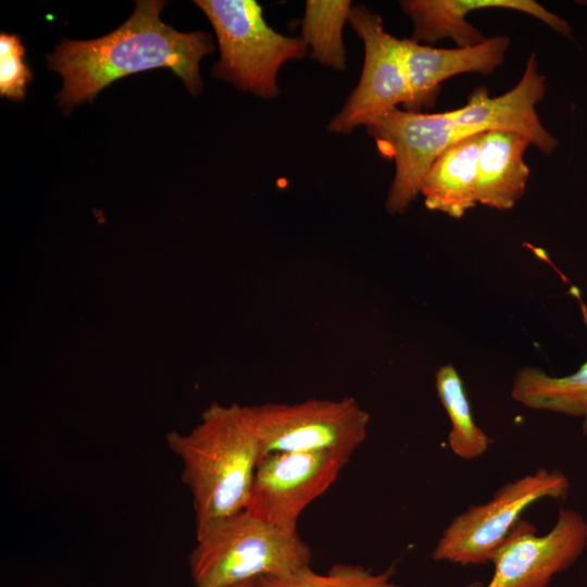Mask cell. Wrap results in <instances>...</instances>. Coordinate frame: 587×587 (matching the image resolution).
I'll list each match as a JSON object with an SVG mask.
<instances>
[{"label": "cell", "mask_w": 587, "mask_h": 587, "mask_svg": "<svg viewBox=\"0 0 587 587\" xmlns=\"http://www.w3.org/2000/svg\"><path fill=\"white\" fill-rule=\"evenodd\" d=\"M188 563L195 587H233L311 567L312 552L297 529L242 510L196 535Z\"/></svg>", "instance_id": "cell-3"}, {"label": "cell", "mask_w": 587, "mask_h": 587, "mask_svg": "<svg viewBox=\"0 0 587 587\" xmlns=\"http://www.w3.org/2000/svg\"><path fill=\"white\" fill-rule=\"evenodd\" d=\"M25 47L16 34H0V95L22 101L32 82L30 67L24 61Z\"/></svg>", "instance_id": "cell-20"}, {"label": "cell", "mask_w": 587, "mask_h": 587, "mask_svg": "<svg viewBox=\"0 0 587 587\" xmlns=\"http://www.w3.org/2000/svg\"><path fill=\"white\" fill-rule=\"evenodd\" d=\"M211 22L220 60L211 75L265 100L279 93L277 74L284 63L303 59L309 49L301 37L282 35L268 26L254 0H197Z\"/></svg>", "instance_id": "cell-4"}, {"label": "cell", "mask_w": 587, "mask_h": 587, "mask_svg": "<svg viewBox=\"0 0 587 587\" xmlns=\"http://www.w3.org/2000/svg\"><path fill=\"white\" fill-rule=\"evenodd\" d=\"M529 146L525 137L515 133H483L477 162V203L497 210L515 205L525 192L530 174L524 161Z\"/></svg>", "instance_id": "cell-14"}, {"label": "cell", "mask_w": 587, "mask_h": 587, "mask_svg": "<svg viewBox=\"0 0 587 587\" xmlns=\"http://www.w3.org/2000/svg\"><path fill=\"white\" fill-rule=\"evenodd\" d=\"M402 11L412 20L411 39L415 42L436 43L451 39L458 48L480 43L486 38L469 21L472 11L504 9L525 13L555 33L571 37L573 29L567 22L534 0H402Z\"/></svg>", "instance_id": "cell-13"}, {"label": "cell", "mask_w": 587, "mask_h": 587, "mask_svg": "<svg viewBox=\"0 0 587 587\" xmlns=\"http://www.w3.org/2000/svg\"><path fill=\"white\" fill-rule=\"evenodd\" d=\"M480 586H482L480 583H473V584L467 585L466 587H480Z\"/></svg>", "instance_id": "cell-22"}, {"label": "cell", "mask_w": 587, "mask_h": 587, "mask_svg": "<svg viewBox=\"0 0 587 587\" xmlns=\"http://www.w3.org/2000/svg\"><path fill=\"white\" fill-rule=\"evenodd\" d=\"M569 491L570 480L558 469L539 467L511 480L488 501L455 515L442 530L432 558L460 565L491 562L530 505L545 498L564 499Z\"/></svg>", "instance_id": "cell-5"}, {"label": "cell", "mask_w": 587, "mask_h": 587, "mask_svg": "<svg viewBox=\"0 0 587 587\" xmlns=\"http://www.w3.org/2000/svg\"><path fill=\"white\" fill-rule=\"evenodd\" d=\"M392 576L391 569L375 573L362 565L336 564L326 573L308 567L285 576L261 578L257 587H402Z\"/></svg>", "instance_id": "cell-19"}, {"label": "cell", "mask_w": 587, "mask_h": 587, "mask_svg": "<svg viewBox=\"0 0 587 587\" xmlns=\"http://www.w3.org/2000/svg\"><path fill=\"white\" fill-rule=\"evenodd\" d=\"M545 79L537 57L532 53L521 79L512 89L490 97L486 87H477L463 107L450 110V113L460 127L473 134L487 130L515 133L549 155L559 141L544 127L536 111V104L546 93Z\"/></svg>", "instance_id": "cell-11"}, {"label": "cell", "mask_w": 587, "mask_h": 587, "mask_svg": "<svg viewBox=\"0 0 587 587\" xmlns=\"http://www.w3.org/2000/svg\"><path fill=\"white\" fill-rule=\"evenodd\" d=\"M483 133L462 138L434 162L421 186L427 209L462 217L477 204V162Z\"/></svg>", "instance_id": "cell-15"}, {"label": "cell", "mask_w": 587, "mask_h": 587, "mask_svg": "<svg viewBox=\"0 0 587 587\" xmlns=\"http://www.w3.org/2000/svg\"><path fill=\"white\" fill-rule=\"evenodd\" d=\"M366 132L379 153L395 162V176L385 202L392 215L403 213L420 195L426 174L440 154L473 135L455 123L450 111L423 113L398 108L369 124Z\"/></svg>", "instance_id": "cell-7"}, {"label": "cell", "mask_w": 587, "mask_h": 587, "mask_svg": "<svg viewBox=\"0 0 587 587\" xmlns=\"http://www.w3.org/2000/svg\"><path fill=\"white\" fill-rule=\"evenodd\" d=\"M258 580L248 582V583L236 585V586H233V587H257L258 586Z\"/></svg>", "instance_id": "cell-21"}, {"label": "cell", "mask_w": 587, "mask_h": 587, "mask_svg": "<svg viewBox=\"0 0 587 587\" xmlns=\"http://www.w3.org/2000/svg\"><path fill=\"white\" fill-rule=\"evenodd\" d=\"M349 459L327 452L264 455L245 510L267 523L297 529L300 514L336 482Z\"/></svg>", "instance_id": "cell-9"}, {"label": "cell", "mask_w": 587, "mask_h": 587, "mask_svg": "<svg viewBox=\"0 0 587 587\" xmlns=\"http://www.w3.org/2000/svg\"><path fill=\"white\" fill-rule=\"evenodd\" d=\"M192 496L196 535L245 510L261 447L248 407L213 404L188 434L168 433Z\"/></svg>", "instance_id": "cell-2"}, {"label": "cell", "mask_w": 587, "mask_h": 587, "mask_svg": "<svg viewBox=\"0 0 587 587\" xmlns=\"http://www.w3.org/2000/svg\"><path fill=\"white\" fill-rule=\"evenodd\" d=\"M348 22L363 41L364 63L357 87L327 126L345 135L410 100L401 39L387 33L382 17L363 4L352 7Z\"/></svg>", "instance_id": "cell-8"}, {"label": "cell", "mask_w": 587, "mask_h": 587, "mask_svg": "<svg viewBox=\"0 0 587 587\" xmlns=\"http://www.w3.org/2000/svg\"><path fill=\"white\" fill-rule=\"evenodd\" d=\"M350 0H308L301 21V38L310 57L337 71L346 68L342 28L352 9Z\"/></svg>", "instance_id": "cell-18"}, {"label": "cell", "mask_w": 587, "mask_h": 587, "mask_svg": "<svg viewBox=\"0 0 587 587\" xmlns=\"http://www.w3.org/2000/svg\"><path fill=\"white\" fill-rule=\"evenodd\" d=\"M160 0H138L129 18L112 33L91 40L64 38L46 57L47 67L63 78L59 107L68 113L75 105L92 102L116 79L166 67L179 77L192 96L203 89L199 64L214 50L209 33H182L163 23Z\"/></svg>", "instance_id": "cell-1"}, {"label": "cell", "mask_w": 587, "mask_h": 587, "mask_svg": "<svg viewBox=\"0 0 587 587\" xmlns=\"http://www.w3.org/2000/svg\"><path fill=\"white\" fill-rule=\"evenodd\" d=\"M261 458L277 452H327L350 458L363 444L370 414L351 397L248 407Z\"/></svg>", "instance_id": "cell-6"}, {"label": "cell", "mask_w": 587, "mask_h": 587, "mask_svg": "<svg viewBox=\"0 0 587 587\" xmlns=\"http://www.w3.org/2000/svg\"><path fill=\"white\" fill-rule=\"evenodd\" d=\"M401 45L410 87V100L403 109L422 112L435 105L444 80L466 73L492 74L504 61L510 38L500 35L454 49H439L411 38H402Z\"/></svg>", "instance_id": "cell-12"}, {"label": "cell", "mask_w": 587, "mask_h": 587, "mask_svg": "<svg viewBox=\"0 0 587 587\" xmlns=\"http://www.w3.org/2000/svg\"><path fill=\"white\" fill-rule=\"evenodd\" d=\"M435 387L450 421L448 444L451 451L466 461L482 457L490 440L473 419L463 380L453 364H444L437 370Z\"/></svg>", "instance_id": "cell-17"}, {"label": "cell", "mask_w": 587, "mask_h": 587, "mask_svg": "<svg viewBox=\"0 0 587 587\" xmlns=\"http://www.w3.org/2000/svg\"><path fill=\"white\" fill-rule=\"evenodd\" d=\"M577 297L587 324V309L579 291L572 287ZM511 397L526 408L557 412L582 419V430L587 437V359L574 373L551 376L545 371L525 366L513 378Z\"/></svg>", "instance_id": "cell-16"}, {"label": "cell", "mask_w": 587, "mask_h": 587, "mask_svg": "<svg viewBox=\"0 0 587 587\" xmlns=\"http://www.w3.org/2000/svg\"><path fill=\"white\" fill-rule=\"evenodd\" d=\"M586 547L587 521L575 510L561 509L544 535L521 520L492 558L494 573L485 587H548Z\"/></svg>", "instance_id": "cell-10"}]
</instances>
